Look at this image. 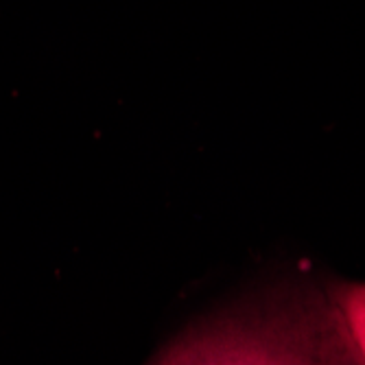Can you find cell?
I'll use <instances>...</instances> for the list:
<instances>
[{"instance_id": "obj_1", "label": "cell", "mask_w": 365, "mask_h": 365, "mask_svg": "<svg viewBox=\"0 0 365 365\" xmlns=\"http://www.w3.org/2000/svg\"><path fill=\"white\" fill-rule=\"evenodd\" d=\"M350 356L335 307H289L192 333L155 365H341Z\"/></svg>"}, {"instance_id": "obj_2", "label": "cell", "mask_w": 365, "mask_h": 365, "mask_svg": "<svg viewBox=\"0 0 365 365\" xmlns=\"http://www.w3.org/2000/svg\"><path fill=\"white\" fill-rule=\"evenodd\" d=\"M335 309L359 365H365V284H346L335 293Z\"/></svg>"}, {"instance_id": "obj_3", "label": "cell", "mask_w": 365, "mask_h": 365, "mask_svg": "<svg viewBox=\"0 0 365 365\" xmlns=\"http://www.w3.org/2000/svg\"><path fill=\"white\" fill-rule=\"evenodd\" d=\"M350 350H352V348H350ZM341 365H359V363H356V359H354V354H352V356H350L348 361H344Z\"/></svg>"}]
</instances>
